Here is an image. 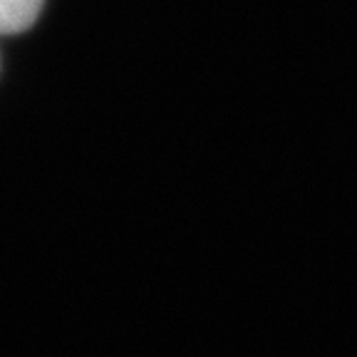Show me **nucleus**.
<instances>
[{
  "label": "nucleus",
  "instance_id": "1",
  "mask_svg": "<svg viewBox=\"0 0 357 357\" xmlns=\"http://www.w3.org/2000/svg\"><path fill=\"white\" fill-rule=\"evenodd\" d=\"M45 0H0V35H17L33 28Z\"/></svg>",
  "mask_w": 357,
  "mask_h": 357
}]
</instances>
